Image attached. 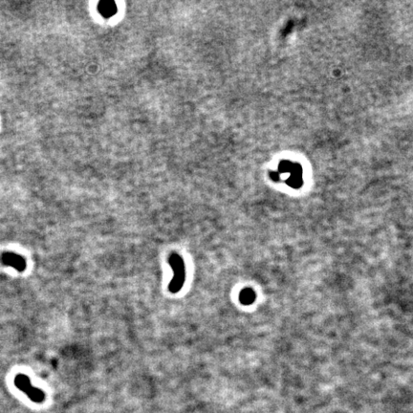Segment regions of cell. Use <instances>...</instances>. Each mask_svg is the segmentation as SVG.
<instances>
[{
  "instance_id": "cell-2",
  "label": "cell",
  "mask_w": 413,
  "mask_h": 413,
  "mask_svg": "<svg viewBox=\"0 0 413 413\" xmlns=\"http://www.w3.org/2000/svg\"><path fill=\"white\" fill-rule=\"evenodd\" d=\"M15 385L20 390L26 394L29 397V399L33 401L34 403L40 404L44 402L45 394L40 389L32 386L31 381L27 375L18 374L15 378Z\"/></svg>"
},
{
  "instance_id": "cell-3",
  "label": "cell",
  "mask_w": 413,
  "mask_h": 413,
  "mask_svg": "<svg viewBox=\"0 0 413 413\" xmlns=\"http://www.w3.org/2000/svg\"><path fill=\"white\" fill-rule=\"evenodd\" d=\"M1 262L5 266H11L15 268L19 272H23L26 269L25 258L13 252H5L4 254H2Z\"/></svg>"
},
{
  "instance_id": "cell-4",
  "label": "cell",
  "mask_w": 413,
  "mask_h": 413,
  "mask_svg": "<svg viewBox=\"0 0 413 413\" xmlns=\"http://www.w3.org/2000/svg\"><path fill=\"white\" fill-rule=\"evenodd\" d=\"M98 10L103 18H111L117 13V5L114 1H100Z\"/></svg>"
},
{
  "instance_id": "cell-1",
  "label": "cell",
  "mask_w": 413,
  "mask_h": 413,
  "mask_svg": "<svg viewBox=\"0 0 413 413\" xmlns=\"http://www.w3.org/2000/svg\"><path fill=\"white\" fill-rule=\"evenodd\" d=\"M169 263L173 271V278L169 285V290L170 293L176 294L182 289L186 280L185 262L177 254H171L169 257Z\"/></svg>"
},
{
  "instance_id": "cell-5",
  "label": "cell",
  "mask_w": 413,
  "mask_h": 413,
  "mask_svg": "<svg viewBox=\"0 0 413 413\" xmlns=\"http://www.w3.org/2000/svg\"><path fill=\"white\" fill-rule=\"evenodd\" d=\"M256 298V292L252 288H245L239 294V300L243 305L253 304Z\"/></svg>"
}]
</instances>
